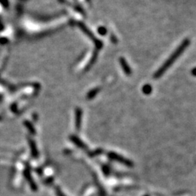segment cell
I'll list each match as a JSON object with an SVG mask.
<instances>
[{
    "mask_svg": "<svg viewBox=\"0 0 196 196\" xmlns=\"http://www.w3.org/2000/svg\"><path fill=\"white\" fill-rule=\"evenodd\" d=\"M192 74L193 76H196V68H193L192 70Z\"/></svg>",
    "mask_w": 196,
    "mask_h": 196,
    "instance_id": "obj_10",
    "label": "cell"
},
{
    "mask_svg": "<svg viewBox=\"0 0 196 196\" xmlns=\"http://www.w3.org/2000/svg\"><path fill=\"white\" fill-rule=\"evenodd\" d=\"M143 92L145 93V94H149L150 93H151L152 92L151 86V85H149V84L145 85V86H144L143 88Z\"/></svg>",
    "mask_w": 196,
    "mask_h": 196,
    "instance_id": "obj_7",
    "label": "cell"
},
{
    "mask_svg": "<svg viewBox=\"0 0 196 196\" xmlns=\"http://www.w3.org/2000/svg\"><path fill=\"white\" fill-rule=\"evenodd\" d=\"M190 41L188 39H184V41H182V42L181 43L177 48L176 49L174 52L172 54V55L166 60V61H165V63L162 65L161 68H159L158 69V71L155 73L154 77L155 79H159L164 74V73L169 68L174 64V63L180 57V55H182L184 52V50L187 49V47L190 45Z\"/></svg>",
    "mask_w": 196,
    "mask_h": 196,
    "instance_id": "obj_1",
    "label": "cell"
},
{
    "mask_svg": "<svg viewBox=\"0 0 196 196\" xmlns=\"http://www.w3.org/2000/svg\"><path fill=\"white\" fill-rule=\"evenodd\" d=\"M25 125H26L27 127L28 128V129H29L30 132H33V133H34V132H34V127H33V126L31 125V124H30V123H28V121H27V122H25Z\"/></svg>",
    "mask_w": 196,
    "mask_h": 196,
    "instance_id": "obj_8",
    "label": "cell"
},
{
    "mask_svg": "<svg viewBox=\"0 0 196 196\" xmlns=\"http://www.w3.org/2000/svg\"><path fill=\"white\" fill-rule=\"evenodd\" d=\"M29 145L31 146V152H32V155L34 157H37L38 156V153H37V149H36V147L35 143L33 140H30L29 139Z\"/></svg>",
    "mask_w": 196,
    "mask_h": 196,
    "instance_id": "obj_5",
    "label": "cell"
},
{
    "mask_svg": "<svg viewBox=\"0 0 196 196\" xmlns=\"http://www.w3.org/2000/svg\"><path fill=\"white\" fill-rule=\"evenodd\" d=\"M81 125V111L79 110L76 113V129H79Z\"/></svg>",
    "mask_w": 196,
    "mask_h": 196,
    "instance_id": "obj_6",
    "label": "cell"
},
{
    "mask_svg": "<svg viewBox=\"0 0 196 196\" xmlns=\"http://www.w3.org/2000/svg\"><path fill=\"white\" fill-rule=\"evenodd\" d=\"M71 140H72V142H74V143L76 144V145H78L79 148H85V145L82 143L81 141L79 140V139L77 138L76 137H75V136H71Z\"/></svg>",
    "mask_w": 196,
    "mask_h": 196,
    "instance_id": "obj_4",
    "label": "cell"
},
{
    "mask_svg": "<svg viewBox=\"0 0 196 196\" xmlns=\"http://www.w3.org/2000/svg\"><path fill=\"white\" fill-rule=\"evenodd\" d=\"M24 175H25V177L26 178V179L28 180V182H29L30 185H31V189H33L34 190H36V184H34V181H33V179L31 178V174H30L29 170H28V169H26V171H25Z\"/></svg>",
    "mask_w": 196,
    "mask_h": 196,
    "instance_id": "obj_3",
    "label": "cell"
},
{
    "mask_svg": "<svg viewBox=\"0 0 196 196\" xmlns=\"http://www.w3.org/2000/svg\"><path fill=\"white\" fill-rule=\"evenodd\" d=\"M111 39H112V42H114V43H116V42H117V39H116V36H111Z\"/></svg>",
    "mask_w": 196,
    "mask_h": 196,
    "instance_id": "obj_9",
    "label": "cell"
},
{
    "mask_svg": "<svg viewBox=\"0 0 196 196\" xmlns=\"http://www.w3.org/2000/svg\"><path fill=\"white\" fill-rule=\"evenodd\" d=\"M120 64H121V68H122L123 71L126 75H131L132 74V68L129 67V64L126 62V60L124 58H120Z\"/></svg>",
    "mask_w": 196,
    "mask_h": 196,
    "instance_id": "obj_2",
    "label": "cell"
}]
</instances>
